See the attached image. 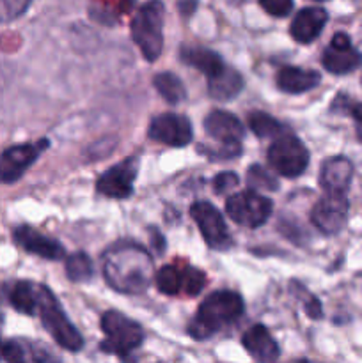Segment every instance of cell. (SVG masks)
<instances>
[{
	"instance_id": "1",
	"label": "cell",
	"mask_w": 362,
	"mask_h": 363,
	"mask_svg": "<svg viewBox=\"0 0 362 363\" xmlns=\"http://www.w3.org/2000/svg\"><path fill=\"white\" fill-rule=\"evenodd\" d=\"M103 275L119 293H144L153 282V259L141 245L121 241L103 255Z\"/></svg>"
},
{
	"instance_id": "2",
	"label": "cell",
	"mask_w": 362,
	"mask_h": 363,
	"mask_svg": "<svg viewBox=\"0 0 362 363\" xmlns=\"http://www.w3.org/2000/svg\"><path fill=\"white\" fill-rule=\"evenodd\" d=\"M245 303L234 291H215L199 307L197 315L188 326V335L195 340H206L224 326L243 315Z\"/></svg>"
},
{
	"instance_id": "3",
	"label": "cell",
	"mask_w": 362,
	"mask_h": 363,
	"mask_svg": "<svg viewBox=\"0 0 362 363\" xmlns=\"http://www.w3.org/2000/svg\"><path fill=\"white\" fill-rule=\"evenodd\" d=\"M163 18L162 0H148L131 20V38L149 62H155L163 50Z\"/></svg>"
},
{
	"instance_id": "4",
	"label": "cell",
	"mask_w": 362,
	"mask_h": 363,
	"mask_svg": "<svg viewBox=\"0 0 362 363\" xmlns=\"http://www.w3.org/2000/svg\"><path fill=\"white\" fill-rule=\"evenodd\" d=\"M38 314L46 332L60 347L71 353H77L84 347V337L66 318L55 294L41 284H38Z\"/></svg>"
},
{
	"instance_id": "5",
	"label": "cell",
	"mask_w": 362,
	"mask_h": 363,
	"mask_svg": "<svg viewBox=\"0 0 362 363\" xmlns=\"http://www.w3.org/2000/svg\"><path fill=\"white\" fill-rule=\"evenodd\" d=\"M102 330L106 337L102 342L103 353L128 357L144 342L142 326L117 311H109L103 314Z\"/></svg>"
},
{
	"instance_id": "6",
	"label": "cell",
	"mask_w": 362,
	"mask_h": 363,
	"mask_svg": "<svg viewBox=\"0 0 362 363\" xmlns=\"http://www.w3.org/2000/svg\"><path fill=\"white\" fill-rule=\"evenodd\" d=\"M268 163L284 177H298L309 165V151L295 135H280L268 149Z\"/></svg>"
},
{
	"instance_id": "7",
	"label": "cell",
	"mask_w": 362,
	"mask_h": 363,
	"mask_svg": "<svg viewBox=\"0 0 362 363\" xmlns=\"http://www.w3.org/2000/svg\"><path fill=\"white\" fill-rule=\"evenodd\" d=\"M273 204L270 199L263 197L254 190H245L233 194L226 201V211L238 225L258 229L272 215Z\"/></svg>"
},
{
	"instance_id": "8",
	"label": "cell",
	"mask_w": 362,
	"mask_h": 363,
	"mask_svg": "<svg viewBox=\"0 0 362 363\" xmlns=\"http://www.w3.org/2000/svg\"><path fill=\"white\" fill-rule=\"evenodd\" d=\"M48 145L50 142L46 138H41L32 144H18L7 147L0 155V183H16L27 172L28 167L34 165L41 152L48 149Z\"/></svg>"
},
{
	"instance_id": "9",
	"label": "cell",
	"mask_w": 362,
	"mask_h": 363,
	"mask_svg": "<svg viewBox=\"0 0 362 363\" xmlns=\"http://www.w3.org/2000/svg\"><path fill=\"white\" fill-rule=\"evenodd\" d=\"M192 218L199 225L202 238H204L206 245L213 250H227L231 247V234L226 225L222 213L215 208L213 204L204 201H199L192 204L190 208Z\"/></svg>"
},
{
	"instance_id": "10",
	"label": "cell",
	"mask_w": 362,
	"mask_h": 363,
	"mask_svg": "<svg viewBox=\"0 0 362 363\" xmlns=\"http://www.w3.org/2000/svg\"><path fill=\"white\" fill-rule=\"evenodd\" d=\"M138 165L141 160L138 156H130L123 160L112 169L103 172L96 181V190L105 197L112 199H126L133 194L135 177L138 174Z\"/></svg>"
},
{
	"instance_id": "11",
	"label": "cell",
	"mask_w": 362,
	"mask_h": 363,
	"mask_svg": "<svg viewBox=\"0 0 362 363\" xmlns=\"http://www.w3.org/2000/svg\"><path fill=\"white\" fill-rule=\"evenodd\" d=\"M148 137L160 144L170 145V147H183L188 145L194 138L190 121L185 116L177 113H160L153 117L148 128Z\"/></svg>"
},
{
	"instance_id": "12",
	"label": "cell",
	"mask_w": 362,
	"mask_h": 363,
	"mask_svg": "<svg viewBox=\"0 0 362 363\" xmlns=\"http://www.w3.org/2000/svg\"><path fill=\"white\" fill-rule=\"evenodd\" d=\"M348 199L346 195L327 194L319 199L311 211V222L314 223L319 233L327 236H334L344 227L348 218Z\"/></svg>"
},
{
	"instance_id": "13",
	"label": "cell",
	"mask_w": 362,
	"mask_h": 363,
	"mask_svg": "<svg viewBox=\"0 0 362 363\" xmlns=\"http://www.w3.org/2000/svg\"><path fill=\"white\" fill-rule=\"evenodd\" d=\"M322 62L325 69L332 74L351 73L362 62V55L353 48L350 38L344 32H337L330 45L323 52Z\"/></svg>"
},
{
	"instance_id": "14",
	"label": "cell",
	"mask_w": 362,
	"mask_h": 363,
	"mask_svg": "<svg viewBox=\"0 0 362 363\" xmlns=\"http://www.w3.org/2000/svg\"><path fill=\"white\" fill-rule=\"evenodd\" d=\"M14 243L18 247L23 248L28 254L39 255L43 259H48V261H59L66 255V250H64L62 245L57 240H52V238L45 236L39 230L32 229L28 225H20L13 230Z\"/></svg>"
},
{
	"instance_id": "15",
	"label": "cell",
	"mask_w": 362,
	"mask_h": 363,
	"mask_svg": "<svg viewBox=\"0 0 362 363\" xmlns=\"http://www.w3.org/2000/svg\"><path fill=\"white\" fill-rule=\"evenodd\" d=\"M353 165L344 156H332L323 162L319 170V186L332 195H346L350 188Z\"/></svg>"
},
{
	"instance_id": "16",
	"label": "cell",
	"mask_w": 362,
	"mask_h": 363,
	"mask_svg": "<svg viewBox=\"0 0 362 363\" xmlns=\"http://www.w3.org/2000/svg\"><path fill=\"white\" fill-rule=\"evenodd\" d=\"M204 131L219 144H240L245 135L240 119L224 110H213L206 116Z\"/></svg>"
},
{
	"instance_id": "17",
	"label": "cell",
	"mask_w": 362,
	"mask_h": 363,
	"mask_svg": "<svg viewBox=\"0 0 362 363\" xmlns=\"http://www.w3.org/2000/svg\"><path fill=\"white\" fill-rule=\"evenodd\" d=\"M245 351L258 363H273L280 357V350L277 346L272 333L263 325H254L241 337Z\"/></svg>"
},
{
	"instance_id": "18",
	"label": "cell",
	"mask_w": 362,
	"mask_h": 363,
	"mask_svg": "<svg viewBox=\"0 0 362 363\" xmlns=\"http://www.w3.org/2000/svg\"><path fill=\"white\" fill-rule=\"evenodd\" d=\"M0 357L7 363H59V358L41 344L16 339L0 342Z\"/></svg>"
},
{
	"instance_id": "19",
	"label": "cell",
	"mask_w": 362,
	"mask_h": 363,
	"mask_svg": "<svg viewBox=\"0 0 362 363\" xmlns=\"http://www.w3.org/2000/svg\"><path fill=\"white\" fill-rule=\"evenodd\" d=\"M327 20H329V14L323 7H305V9L298 11L297 16L293 18L290 32L295 41L307 45L322 34Z\"/></svg>"
},
{
	"instance_id": "20",
	"label": "cell",
	"mask_w": 362,
	"mask_h": 363,
	"mask_svg": "<svg viewBox=\"0 0 362 363\" xmlns=\"http://www.w3.org/2000/svg\"><path fill=\"white\" fill-rule=\"evenodd\" d=\"M322 74L312 69H302V67L287 66L277 73V87L287 94H302L311 89L318 87Z\"/></svg>"
},
{
	"instance_id": "21",
	"label": "cell",
	"mask_w": 362,
	"mask_h": 363,
	"mask_svg": "<svg viewBox=\"0 0 362 363\" xmlns=\"http://www.w3.org/2000/svg\"><path fill=\"white\" fill-rule=\"evenodd\" d=\"M180 57L185 64L206 74L208 80L215 78L216 74H220L227 67L219 53L208 48H201V46H185V48L180 50Z\"/></svg>"
},
{
	"instance_id": "22",
	"label": "cell",
	"mask_w": 362,
	"mask_h": 363,
	"mask_svg": "<svg viewBox=\"0 0 362 363\" xmlns=\"http://www.w3.org/2000/svg\"><path fill=\"white\" fill-rule=\"evenodd\" d=\"M243 89V78L238 71L226 67L220 74L208 80V92L216 101H229Z\"/></svg>"
},
{
	"instance_id": "23",
	"label": "cell",
	"mask_w": 362,
	"mask_h": 363,
	"mask_svg": "<svg viewBox=\"0 0 362 363\" xmlns=\"http://www.w3.org/2000/svg\"><path fill=\"white\" fill-rule=\"evenodd\" d=\"M9 301L20 314L35 315L38 314V284L20 280L13 286L9 293Z\"/></svg>"
},
{
	"instance_id": "24",
	"label": "cell",
	"mask_w": 362,
	"mask_h": 363,
	"mask_svg": "<svg viewBox=\"0 0 362 363\" xmlns=\"http://www.w3.org/2000/svg\"><path fill=\"white\" fill-rule=\"evenodd\" d=\"M153 85L160 92L163 99L170 105H177L187 98V89H185L181 78L174 73H160L153 78Z\"/></svg>"
},
{
	"instance_id": "25",
	"label": "cell",
	"mask_w": 362,
	"mask_h": 363,
	"mask_svg": "<svg viewBox=\"0 0 362 363\" xmlns=\"http://www.w3.org/2000/svg\"><path fill=\"white\" fill-rule=\"evenodd\" d=\"M248 128L259 138H277L283 135V124L265 112H252L247 117Z\"/></svg>"
},
{
	"instance_id": "26",
	"label": "cell",
	"mask_w": 362,
	"mask_h": 363,
	"mask_svg": "<svg viewBox=\"0 0 362 363\" xmlns=\"http://www.w3.org/2000/svg\"><path fill=\"white\" fill-rule=\"evenodd\" d=\"M66 273L71 282H87V280H91L94 269H92V262L89 255L84 254V252H77V254L70 255L66 261Z\"/></svg>"
},
{
	"instance_id": "27",
	"label": "cell",
	"mask_w": 362,
	"mask_h": 363,
	"mask_svg": "<svg viewBox=\"0 0 362 363\" xmlns=\"http://www.w3.org/2000/svg\"><path fill=\"white\" fill-rule=\"evenodd\" d=\"M247 183L251 184L252 190H266V191H277L279 190V181L275 179L273 174H270L265 167L252 165L247 170Z\"/></svg>"
},
{
	"instance_id": "28",
	"label": "cell",
	"mask_w": 362,
	"mask_h": 363,
	"mask_svg": "<svg viewBox=\"0 0 362 363\" xmlns=\"http://www.w3.org/2000/svg\"><path fill=\"white\" fill-rule=\"evenodd\" d=\"M156 287L160 293L174 296L181 291V272L174 266H163L158 273H156Z\"/></svg>"
},
{
	"instance_id": "29",
	"label": "cell",
	"mask_w": 362,
	"mask_h": 363,
	"mask_svg": "<svg viewBox=\"0 0 362 363\" xmlns=\"http://www.w3.org/2000/svg\"><path fill=\"white\" fill-rule=\"evenodd\" d=\"M206 286V277L201 269L197 268H185L181 272V291L188 294V296H197Z\"/></svg>"
},
{
	"instance_id": "30",
	"label": "cell",
	"mask_w": 362,
	"mask_h": 363,
	"mask_svg": "<svg viewBox=\"0 0 362 363\" xmlns=\"http://www.w3.org/2000/svg\"><path fill=\"white\" fill-rule=\"evenodd\" d=\"M291 291H293L295 296H297L298 300L304 301L305 312H307L309 318H311V319H322L323 318L322 305H319L318 298L312 296V294L309 293V291L305 289V287L302 286V284L291 282Z\"/></svg>"
},
{
	"instance_id": "31",
	"label": "cell",
	"mask_w": 362,
	"mask_h": 363,
	"mask_svg": "<svg viewBox=\"0 0 362 363\" xmlns=\"http://www.w3.org/2000/svg\"><path fill=\"white\" fill-rule=\"evenodd\" d=\"M32 0H0V23L20 18L28 9Z\"/></svg>"
},
{
	"instance_id": "32",
	"label": "cell",
	"mask_w": 362,
	"mask_h": 363,
	"mask_svg": "<svg viewBox=\"0 0 362 363\" xmlns=\"http://www.w3.org/2000/svg\"><path fill=\"white\" fill-rule=\"evenodd\" d=\"M199 151L204 156H208L209 160H233L236 156H240L241 152V144H220L219 147H204V145H199Z\"/></svg>"
},
{
	"instance_id": "33",
	"label": "cell",
	"mask_w": 362,
	"mask_h": 363,
	"mask_svg": "<svg viewBox=\"0 0 362 363\" xmlns=\"http://www.w3.org/2000/svg\"><path fill=\"white\" fill-rule=\"evenodd\" d=\"M263 9L275 18H284L293 11V0H259Z\"/></svg>"
},
{
	"instance_id": "34",
	"label": "cell",
	"mask_w": 362,
	"mask_h": 363,
	"mask_svg": "<svg viewBox=\"0 0 362 363\" xmlns=\"http://www.w3.org/2000/svg\"><path fill=\"white\" fill-rule=\"evenodd\" d=\"M238 183H240V179H238V176L234 172H220L213 179V190L220 195L229 194L233 188L238 186Z\"/></svg>"
},
{
	"instance_id": "35",
	"label": "cell",
	"mask_w": 362,
	"mask_h": 363,
	"mask_svg": "<svg viewBox=\"0 0 362 363\" xmlns=\"http://www.w3.org/2000/svg\"><path fill=\"white\" fill-rule=\"evenodd\" d=\"M351 116H353L355 130H357L358 140L362 142V103H358V105H355L353 108H351Z\"/></svg>"
},
{
	"instance_id": "36",
	"label": "cell",
	"mask_w": 362,
	"mask_h": 363,
	"mask_svg": "<svg viewBox=\"0 0 362 363\" xmlns=\"http://www.w3.org/2000/svg\"><path fill=\"white\" fill-rule=\"evenodd\" d=\"M197 7V0H180V13L183 16H190Z\"/></svg>"
},
{
	"instance_id": "37",
	"label": "cell",
	"mask_w": 362,
	"mask_h": 363,
	"mask_svg": "<svg viewBox=\"0 0 362 363\" xmlns=\"http://www.w3.org/2000/svg\"><path fill=\"white\" fill-rule=\"evenodd\" d=\"M290 363H312V362H307V360H295V362H290Z\"/></svg>"
},
{
	"instance_id": "38",
	"label": "cell",
	"mask_w": 362,
	"mask_h": 363,
	"mask_svg": "<svg viewBox=\"0 0 362 363\" xmlns=\"http://www.w3.org/2000/svg\"><path fill=\"white\" fill-rule=\"evenodd\" d=\"M316 2H325V0H316Z\"/></svg>"
}]
</instances>
